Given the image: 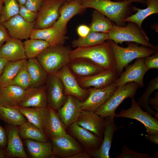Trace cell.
I'll list each match as a JSON object with an SVG mask.
<instances>
[{"label":"cell","mask_w":158,"mask_h":158,"mask_svg":"<svg viewBox=\"0 0 158 158\" xmlns=\"http://www.w3.org/2000/svg\"><path fill=\"white\" fill-rule=\"evenodd\" d=\"M35 22L30 23L25 20L19 14L3 23L10 36L22 40L30 38Z\"/></svg>","instance_id":"16"},{"label":"cell","mask_w":158,"mask_h":158,"mask_svg":"<svg viewBox=\"0 0 158 158\" xmlns=\"http://www.w3.org/2000/svg\"><path fill=\"white\" fill-rule=\"evenodd\" d=\"M10 37L8 32L3 23L0 22V48Z\"/></svg>","instance_id":"45"},{"label":"cell","mask_w":158,"mask_h":158,"mask_svg":"<svg viewBox=\"0 0 158 158\" xmlns=\"http://www.w3.org/2000/svg\"><path fill=\"white\" fill-rule=\"evenodd\" d=\"M66 0H45L37 12L34 29H41L52 26L59 16L61 6Z\"/></svg>","instance_id":"9"},{"label":"cell","mask_w":158,"mask_h":158,"mask_svg":"<svg viewBox=\"0 0 158 158\" xmlns=\"http://www.w3.org/2000/svg\"><path fill=\"white\" fill-rule=\"evenodd\" d=\"M25 55L28 59L37 58L45 49L50 46L45 41L29 38L23 42Z\"/></svg>","instance_id":"38"},{"label":"cell","mask_w":158,"mask_h":158,"mask_svg":"<svg viewBox=\"0 0 158 158\" xmlns=\"http://www.w3.org/2000/svg\"><path fill=\"white\" fill-rule=\"evenodd\" d=\"M27 60L16 61H8L6 64L0 77V88L10 85Z\"/></svg>","instance_id":"36"},{"label":"cell","mask_w":158,"mask_h":158,"mask_svg":"<svg viewBox=\"0 0 158 158\" xmlns=\"http://www.w3.org/2000/svg\"><path fill=\"white\" fill-rule=\"evenodd\" d=\"M18 128L19 135L22 139L42 142L48 141L49 139L44 133L27 120Z\"/></svg>","instance_id":"33"},{"label":"cell","mask_w":158,"mask_h":158,"mask_svg":"<svg viewBox=\"0 0 158 158\" xmlns=\"http://www.w3.org/2000/svg\"><path fill=\"white\" fill-rule=\"evenodd\" d=\"M115 117L105 118L106 126L104 132L103 139L100 147L93 157L96 158H110L109 152L114 135L118 130L123 127H118L115 123Z\"/></svg>","instance_id":"24"},{"label":"cell","mask_w":158,"mask_h":158,"mask_svg":"<svg viewBox=\"0 0 158 158\" xmlns=\"http://www.w3.org/2000/svg\"><path fill=\"white\" fill-rule=\"evenodd\" d=\"M131 106L126 109L121 110L115 117H124L137 120L145 126L147 134H158V119L142 110L134 98L131 99Z\"/></svg>","instance_id":"7"},{"label":"cell","mask_w":158,"mask_h":158,"mask_svg":"<svg viewBox=\"0 0 158 158\" xmlns=\"http://www.w3.org/2000/svg\"><path fill=\"white\" fill-rule=\"evenodd\" d=\"M113 50L116 61V70L118 76L124 68L135 59L145 58L158 50L135 42H128L126 47H123L110 40H107Z\"/></svg>","instance_id":"3"},{"label":"cell","mask_w":158,"mask_h":158,"mask_svg":"<svg viewBox=\"0 0 158 158\" xmlns=\"http://www.w3.org/2000/svg\"><path fill=\"white\" fill-rule=\"evenodd\" d=\"M4 0H0V17L1 13L4 4Z\"/></svg>","instance_id":"55"},{"label":"cell","mask_w":158,"mask_h":158,"mask_svg":"<svg viewBox=\"0 0 158 158\" xmlns=\"http://www.w3.org/2000/svg\"><path fill=\"white\" fill-rule=\"evenodd\" d=\"M45 0H27L25 5L30 10L37 13Z\"/></svg>","instance_id":"44"},{"label":"cell","mask_w":158,"mask_h":158,"mask_svg":"<svg viewBox=\"0 0 158 158\" xmlns=\"http://www.w3.org/2000/svg\"><path fill=\"white\" fill-rule=\"evenodd\" d=\"M25 90L17 85H10L0 88V103L18 108L23 102Z\"/></svg>","instance_id":"25"},{"label":"cell","mask_w":158,"mask_h":158,"mask_svg":"<svg viewBox=\"0 0 158 158\" xmlns=\"http://www.w3.org/2000/svg\"><path fill=\"white\" fill-rule=\"evenodd\" d=\"M7 142V134L5 129L0 124V148L5 150Z\"/></svg>","instance_id":"46"},{"label":"cell","mask_w":158,"mask_h":158,"mask_svg":"<svg viewBox=\"0 0 158 158\" xmlns=\"http://www.w3.org/2000/svg\"><path fill=\"white\" fill-rule=\"evenodd\" d=\"M67 1H71V0H66Z\"/></svg>","instance_id":"56"},{"label":"cell","mask_w":158,"mask_h":158,"mask_svg":"<svg viewBox=\"0 0 158 158\" xmlns=\"http://www.w3.org/2000/svg\"><path fill=\"white\" fill-rule=\"evenodd\" d=\"M18 109L28 121L44 133L50 117L48 107H19Z\"/></svg>","instance_id":"22"},{"label":"cell","mask_w":158,"mask_h":158,"mask_svg":"<svg viewBox=\"0 0 158 158\" xmlns=\"http://www.w3.org/2000/svg\"><path fill=\"white\" fill-rule=\"evenodd\" d=\"M118 75L116 69L104 70L95 75L84 77H76L82 87L100 88L106 87L114 82Z\"/></svg>","instance_id":"14"},{"label":"cell","mask_w":158,"mask_h":158,"mask_svg":"<svg viewBox=\"0 0 158 158\" xmlns=\"http://www.w3.org/2000/svg\"><path fill=\"white\" fill-rule=\"evenodd\" d=\"M158 89V76L151 79L142 94L137 99L136 102L139 106L146 111L158 119V112L152 110L150 107L148 100L154 91Z\"/></svg>","instance_id":"34"},{"label":"cell","mask_w":158,"mask_h":158,"mask_svg":"<svg viewBox=\"0 0 158 158\" xmlns=\"http://www.w3.org/2000/svg\"><path fill=\"white\" fill-rule=\"evenodd\" d=\"M109 40L108 33L90 31L84 37L74 40L72 42L74 48L86 47L97 45Z\"/></svg>","instance_id":"35"},{"label":"cell","mask_w":158,"mask_h":158,"mask_svg":"<svg viewBox=\"0 0 158 158\" xmlns=\"http://www.w3.org/2000/svg\"><path fill=\"white\" fill-rule=\"evenodd\" d=\"M82 102L76 97L67 96L65 102L57 111V113L66 129L76 122L81 111Z\"/></svg>","instance_id":"17"},{"label":"cell","mask_w":158,"mask_h":158,"mask_svg":"<svg viewBox=\"0 0 158 158\" xmlns=\"http://www.w3.org/2000/svg\"><path fill=\"white\" fill-rule=\"evenodd\" d=\"M48 107L57 111L65 102L67 96L63 84L55 74H49L46 84Z\"/></svg>","instance_id":"13"},{"label":"cell","mask_w":158,"mask_h":158,"mask_svg":"<svg viewBox=\"0 0 158 158\" xmlns=\"http://www.w3.org/2000/svg\"><path fill=\"white\" fill-rule=\"evenodd\" d=\"M145 137L146 139L157 145H158V134L151 135L146 134Z\"/></svg>","instance_id":"50"},{"label":"cell","mask_w":158,"mask_h":158,"mask_svg":"<svg viewBox=\"0 0 158 158\" xmlns=\"http://www.w3.org/2000/svg\"><path fill=\"white\" fill-rule=\"evenodd\" d=\"M6 158L5 150L0 148V158Z\"/></svg>","instance_id":"53"},{"label":"cell","mask_w":158,"mask_h":158,"mask_svg":"<svg viewBox=\"0 0 158 158\" xmlns=\"http://www.w3.org/2000/svg\"><path fill=\"white\" fill-rule=\"evenodd\" d=\"M145 4L147 6L145 9L134 6V11L137 12L125 19L124 21L134 23L142 28V23L146 18L152 14L158 13V0H146Z\"/></svg>","instance_id":"30"},{"label":"cell","mask_w":158,"mask_h":158,"mask_svg":"<svg viewBox=\"0 0 158 158\" xmlns=\"http://www.w3.org/2000/svg\"><path fill=\"white\" fill-rule=\"evenodd\" d=\"M76 122L80 126L103 138L105 119L95 112L81 110Z\"/></svg>","instance_id":"18"},{"label":"cell","mask_w":158,"mask_h":158,"mask_svg":"<svg viewBox=\"0 0 158 158\" xmlns=\"http://www.w3.org/2000/svg\"><path fill=\"white\" fill-rule=\"evenodd\" d=\"M144 63L149 70L158 69V50L153 54L144 58Z\"/></svg>","instance_id":"43"},{"label":"cell","mask_w":158,"mask_h":158,"mask_svg":"<svg viewBox=\"0 0 158 158\" xmlns=\"http://www.w3.org/2000/svg\"><path fill=\"white\" fill-rule=\"evenodd\" d=\"M139 87L138 84L134 82L118 87L107 101L95 112L103 118L115 117L118 107L125 99L134 98Z\"/></svg>","instance_id":"6"},{"label":"cell","mask_w":158,"mask_h":158,"mask_svg":"<svg viewBox=\"0 0 158 158\" xmlns=\"http://www.w3.org/2000/svg\"><path fill=\"white\" fill-rule=\"evenodd\" d=\"M5 130L7 137L5 150L6 158H28L25 150L18 127L7 125Z\"/></svg>","instance_id":"19"},{"label":"cell","mask_w":158,"mask_h":158,"mask_svg":"<svg viewBox=\"0 0 158 158\" xmlns=\"http://www.w3.org/2000/svg\"><path fill=\"white\" fill-rule=\"evenodd\" d=\"M50 117L44 133L51 141L63 136L67 132L57 111L49 107Z\"/></svg>","instance_id":"29"},{"label":"cell","mask_w":158,"mask_h":158,"mask_svg":"<svg viewBox=\"0 0 158 158\" xmlns=\"http://www.w3.org/2000/svg\"><path fill=\"white\" fill-rule=\"evenodd\" d=\"M68 65L72 73L78 77L92 75L104 70L91 61L85 59L71 60Z\"/></svg>","instance_id":"27"},{"label":"cell","mask_w":158,"mask_h":158,"mask_svg":"<svg viewBox=\"0 0 158 158\" xmlns=\"http://www.w3.org/2000/svg\"><path fill=\"white\" fill-rule=\"evenodd\" d=\"M30 38L45 41L49 44L50 46L64 45L68 39L66 36L61 33L53 26L43 29H33Z\"/></svg>","instance_id":"26"},{"label":"cell","mask_w":158,"mask_h":158,"mask_svg":"<svg viewBox=\"0 0 158 158\" xmlns=\"http://www.w3.org/2000/svg\"><path fill=\"white\" fill-rule=\"evenodd\" d=\"M8 61L6 59L0 57V77L2 73L4 67Z\"/></svg>","instance_id":"51"},{"label":"cell","mask_w":158,"mask_h":158,"mask_svg":"<svg viewBox=\"0 0 158 158\" xmlns=\"http://www.w3.org/2000/svg\"><path fill=\"white\" fill-rule=\"evenodd\" d=\"M46 107L48 105L45 84L38 87H30L26 90L24 99L19 107Z\"/></svg>","instance_id":"23"},{"label":"cell","mask_w":158,"mask_h":158,"mask_svg":"<svg viewBox=\"0 0 158 158\" xmlns=\"http://www.w3.org/2000/svg\"><path fill=\"white\" fill-rule=\"evenodd\" d=\"M70 59H86L104 70L116 69L114 55L107 40L94 46L76 48L71 50Z\"/></svg>","instance_id":"2"},{"label":"cell","mask_w":158,"mask_h":158,"mask_svg":"<svg viewBox=\"0 0 158 158\" xmlns=\"http://www.w3.org/2000/svg\"><path fill=\"white\" fill-rule=\"evenodd\" d=\"M85 9L81 0H71L65 3L59 10V16L53 25L61 33L65 35L68 23L70 19Z\"/></svg>","instance_id":"20"},{"label":"cell","mask_w":158,"mask_h":158,"mask_svg":"<svg viewBox=\"0 0 158 158\" xmlns=\"http://www.w3.org/2000/svg\"><path fill=\"white\" fill-rule=\"evenodd\" d=\"M18 3L20 5H25L27 0H16Z\"/></svg>","instance_id":"54"},{"label":"cell","mask_w":158,"mask_h":158,"mask_svg":"<svg viewBox=\"0 0 158 158\" xmlns=\"http://www.w3.org/2000/svg\"><path fill=\"white\" fill-rule=\"evenodd\" d=\"M26 65L31 79V87H38L45 85L49 74L37 58L27 59Z\"/></svg>","instance_id":"28"},{"label":"cell","mask_w":158,"mask_h":158,"mask_svg":"<svg viewBox=\"0 0 158 158\" xmlns=\"http://www.w3.org/2000/svg\"><path fill=\"white\" fill-rule=\"evenodd\" d=\"M144 60V58H138L133 64L125 66V71L114 82L116 85L119 87L134 82L138 84L139 87H143L144 77L149 70L145 65Z\"/></svg>","instance_id":"11"},{"label":"cell","mask_w":158,"mask_h":158,"mask_svg":"<svg viewBox=\"0 0 158 158\" xmlns=\"http://www.w3.org/2000/svg\"><path fill=\"white\" fill-rule=\"evenodd\" d=\"M25 140L28 150L32 157L48 158L53 155L51 142Z\"/></svg>","instance_id":"31"},{"label":"cell","mask_w":158,"mask_h":158,"mask_svg":"<svg viewBox=\"0 0 158 158\" xmlns=\"http://www.w3.org/2000/svg\"><path fill=\"white\" fill-rule=\"evenodd\" d=\"M149 104L151 105L152 108L158 112V92H155L154 96L150 98L148 100Z\"/></svg>","instance_id":"48"},{"label":"cell","mask_w":158,"mask_h":158,"mask_svg":"<svg viewBox=\"0 0 158 158\" xmlns=\"http://www.w3.org/2000/svg\"><path fill=\"white\" fill-rule=\"evenodd\" d=\"M0 57L12 62L28 59L22 40L10 37L0 48Z\"/></svg>","instance_id":"21"},{"label":"cell","mask_w":158,"mask_h":158,"mask_svg":"<svg viewBox=\"0 0 158 158\" xmlns=\"http://www.w3.org/2000/svg\"><path fill=\"white\" fill-rule=\"evenodd\" d=\"M70 46L64 45L50 46L37 57L38 61L48 74H55L63 66L71 61Z\"/></svg>","instance_id":"4"},{"label":"cell","mask_w":158,"mask_h":158,"mask_svg":"<svg viewBox=\"0 0 158 158\" xmlns=\"http://www.w3.org/2000/svg\"><path fill=\"white\" fill-rule=\"evenodd\" d=\"M61 80L67 95L77 97L82 102L88 97L89 91L88 89L82 87L79 84L76 77L70 70L68 65L59 69L55 74Z\"/></svg>","instance_id":"10"},{"label":"cell","mask_w":158,"mask_h":158,"mask_svg":"<svg viewBox=\"0 0 158 158\" xmlns=\"http://www.w3.org/2000/svg\"><path fill=\"white\" fill-rule=\"evenodd\" d=\"M20 6L16 0H4L0 22L3 23L12 17L19 14Z\"/></svg>","instance_id":"39"},{"label":"cell","mask_w":158,"mask_h":158,"mask_svg":"<svg viewBox=\"0 0 158 158\" xmlns=\"http://www.w3.org/2000/svg\"><path fill=\"white\" fill-rule=\"evenodd\" d=\"M115 1L119 2H123L127 1H131L134 2H139L142 4H144L145 3L146 0H114Z\"/></svg>","instance_id":"52"},{"label":"cell","mask_w":158,"mask_h":158,"mask_svg":"<svg viewBox=\"0 0 158 158\" xmlns=\"http://www.w3.org/2000/svg\"><path fill=\"white\" fill-rule=\"evenodd\" d=\"M26 61L10 84L18 86L25 90L31 86V80L27 68Z\"/></svg>","instance_id":"40"},{"label":"cell","mask_w":158,"mask_h":158,"mask_svg":"<svg viewBox=\"0 0 158 158\" xmlns=\"http://www.w3.org/2000/svg\"><path fill=\"white\" fill-rule=\"evenodd\" d=\"M92 20L89 26L90 31L108 33L114 23L99 11L95 10L92 15Z\"/></svg>","instance_id":"37"},{"label":"cell","mask_w":158,"mask_h":158,"mask_svg":"<svg viewBox=\"0 0 158 158\" xmlns=\"http://www.w3.org/2000/svg\"><path fill=\"white\" fill-rule=\"evenodd\" d=\"M0 119L7 125L16 127L21 126L27 120L18 108L11 107L1 103Z\"/></svg>","instance_id":"32"},{"label":"cell","mask_w":158,"mask_h":158,"mask_svg":"<svg viewBox=\"0 0 158 158\" xmlns=\"http://www.w3.org/2000/svg\"><path fill=\"white\" fill-rule=\"evenodd\" d=\"M53 155L67 158L83 150L82 146L71 135H64L51 141Z\"/></svg>","instance_id":"15"},{"label":"cell","mask_w":158,"mask_h":158,"mask_svg":"<svg viewBox=\"0 0 158 158\" xmlns=\"http://www.w3.org/2000/svg\"><path fill=\"white\" fill-rule=\"evenodd\" d=\"M84 8H91L103 14L119 26L126 25L124 20L135 12L131 1L119 2L111 0H81Z\"/></svg>","instance_id":"1"},{"label":"cell","mask_w":158,"mask_h":158,"mask_svg":"<svg viewBox=\"0 0 158 158\" xmlns=\"http://www.w3.org/2000/svg\"><path fill=\"white\" fill-rule=\"evenodd\" d=\"M67 129L68 134L76 139L85 151L93 157L100 147L103 138L80 126L76 122Z\"/></svg>","instance_id":"8"},{"label":"cell","mask_w":158,"mask_h":158,"mask_svg":"<svg viewBox=\"0 0 158 158\" xmlns=\"http://www.w3.org/2000/svg\"><path fill=\"white\" fill-rule=\"evenodd\" d=\"M115 158H151L152 156L148 153H140L129 148L126 145H123L120 155Z\"/></svg>","instance_id":"41"},{"label":"cell","mask_w":158,"mask_h":158,"mask_svg":"<svg viewBox=\"0 0 158 158\" xmlns=\"http://www.w3.org/2000/svg\"><path fill=\"white\" fill-rule=\"evenodd\" d=\"M90 31L89 27L85 25H80L77 28V32L80 37H84L87 36Z\"/></svg>","instance_id":"47"},{"label":"cell","mask_w":158,"mask_h":158,"mask_svg":"<svg viewBox=\"0 0 158 158\" xmlns=\"http://www.w3.org/2000/svg\"><path fill=\"white\" fill-rule=\"evenodd\" d=\"M19 14L25 21L30 23L35 22L37 13L31 11L25 5H20Z\"/></svg>","instance_id":"42"},{"label":"cell","mask_w":158,"mask_h":158,"mask_svg":"<svg viewBox=\"0 0 158 158\" xmlns=\"http://www.w3.org/2000/svg\"><path fill=\"white\" fill-rule=\"evenodd\" d=\"M91 157L89 153L86 151L83 150L69 156L67 158H90Z\"/></svg>","instance_id":"49"},{"label":"cell","mask_w":158,"mask_h":158,"mask_svg":"<svg viewBox=\"0 0 158 158\" xmlns=\"http://www.w3.org/2000/svg\"><path fill=\"white\" fill-rule=\"evenodd\" d=\"M109 40L115 43L122 44L124 42H133L140 44L156 49L150 42V39L142 28L136 23L128 22L124 27H120L114 23L113 27L108 33Z\"/></svg>","instance_id":"5"},{"label":"cell","mask_w":158,"mask_h":158,"mask_svg":"<svg viewBox=\"0 0 158 158\" xmlns=\"http://www.w3.org/2000/svg\"><path fill=\"white\" fill-rule=\"evenodd\" d=\"M118 87L114 82L103 88L88 89L89 94L87 98L82 102L81 110L95 112L107 101Z\"/></svg>","instance_id":"12"}]
</instances>
